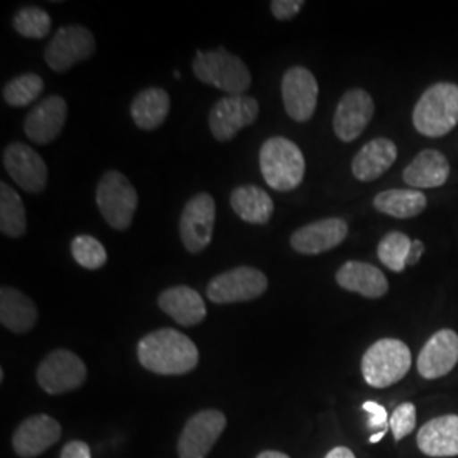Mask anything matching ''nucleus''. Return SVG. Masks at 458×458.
<instances>
[{"instance_id": "13", "label": "nucleus", "mask_w": 458, "mask_h": 458, "mask_svg": "<svg viewBox=\"0 0 458 458\" xmlns=\"http://www.w3.org/2000/svg\"><path fill=\"white\" fill-rule=\"evenodd\" d=\"M376 113L374 98L363 89H352L340 98L333 117L335 134L344 141H355L367 130Z\"/></svg>"}, {"instance_id": "36", "label": "nucleus", "mask_w": 458, "mask_h": 458, "mask_svg": "<svg viewBox=\"0 0 458 458\" xmlns=\"http://www.w3.org/2000/svg\"><path fill=\"white\" fill-rule=\"evenodd\" d=\"M302 5H304L302 0H274L270 4V9L278 21H287L297 16Z\"/></svg>"}, {"instance_id": "26", "label": "nucleus", "mask_w": 458, "mask_h": 458, "mask_svg": "<svg viewBox=\"0 0 458 458\" xmlns=\"http://www.w3.org/2000/svg\"><path fill=\"white\" fill-rule=\"evenodd\" d=\"M170 113V96L165 89L149 87L141 90L131 104L134 124L143 131H153L164 124Z\"/></svg>"}, {"instance_id": "21", "label": "nucleus", "mask_w": 458, "mask_h": 458, "mask_svg": "<svg viewBox=\"0 0 458 458\" xmlns=\"http://www.w3.org/2000/svg\"><path fill=\"white\" fill-rule=\"evenodd\" d=\"M336 282L348 293L378 299L387 294L389 282L380 268L365 262H346L336 272Z\"/></svg>"}, {"instance_id": "22", "label": "nucleus", "mask_w": 458, "mask_h": 458, "mask_svg": "<svg viewBox=\"0 0 458 458\" xmlns=\"http://www.w3.org/2000/svg\"><path fill=\"white\" fill-rule=\"evenodd\" d=\"M397 160V147L387 138L369 141L352 162V172L360 182H374L382 177Z\"/></svg>"}, {"instance_id": "15", "label": "nucleus", "mask_w": 458, "mask_h": 458, "mask_svg": "<svg viewBox=\"0 0 458 458\" xmlns=\"http://www.w3.org/2000/svg\"><path fill=\"white\" fill-rule=\"evenodd\" d=\"M4 166L21 189L30 194L45 191L48 182V166L33 148L13 143L4 149Z\"/></svg>"}, {"instance_id": "31", "label": "nucleus", "mask_w": 458, "mask_h": 458, "mask_svg": "<svg viewBox=\"0 0 458 458\" xmlns=\"http://www.w3.org/2000/svg\"><path fill=\"white\" fill-rule=\"evenodd\" d=\"M45 82L36 73H24L5 83L2 96L4 100L13 107H26L41 96Z\"/></svg>"}, {"instance_id": "5", "label": "nucleus", "mask_w": 458, "mask_h": 458, "mask_svg": "<svg viewBox=\"0 0 458 458\" xmlns=\"http://www.w3.org/2000/svg\"><path fill=\"white\" fill-rule=\"evenodd\" d=\"M192 70L197 81L225 90L229 96H243L251 85V75L243 60L225 48L197 51Z\"/></svg>"}, {"instance_id": "1", "label": "nucleus", "mask_w": 458, "mask_h": 458, "mask_svg": "<svg viewBox=\"0 0 458 458\" xmlns=\"http://www.w3.org/2000/svg\"><path fill=\"white\" fill-rule=\"evenodd\" d=\"M138 360L158 376H183L199 363L194 342L177 329L164 327L147 335L138 344Z\"/></svg>"}, {"instance_id": "27", "label": "nucleus", "mask_w": 458, "mask_h": 458, "mask_svg": "<svg viewBox=\"0 0 458 458\" xmlns=\"http://www.w3.org/2000/svg\"><path fill=\"white\" fill-rule=\"evenodd\" d=\"M231 208L250 225H267L274 214V200L259 185H242L231 192Z\"/></svg>"}, {"instance_id": "16", "label": "nucleus", "mask_w": 458, "mask_h": 458, "mask_svg": "<svg viewBox=\"0 0 458 458\" xmlns=\"http://www.w3.org/2000/svg\"><path fill=\"white\" fill-rule=\"evenodd\" d=\"M62 437V426L48 414H36L24 420L13 437V446L22 458L39 457Z\"/></svg>"}, {"instance_id": "8", "label": "nucleus", "mask_w": 458, "mask_h": 458, "mask_svg": "<svg viewBox=\"0 0 458 458\" xmlns=\"http://www.w3.org/2000/svg\"><path fill=\"white\" fill-rule=\"evenodd\" d=\"M268 280L255 267H238L214 277L208 285V297L216 304L253 301L267 291Z\"/></svg>"}, {"instance_id": "33", "label": "nucleus", "mask_w": 458, "mask_h": 458, "mask_svg": "<svg viewBox=\"0 0 458 458\" xmlns=\"http://www.w3.org/2000/svg\"><path fill=\"white\" fill-rule=\"evenodd\" d=\"M14 30L24 38L41 39L48 36L51 30V17L41 7H22L14 16Z\"/></svg>"}, {"instance_id": "6", "label": "nucleus", "mask_w": 458, "mask_h": 458, "mask_svg": "<svg viewBox=\"0 0 458 458\" xmlns=\"http://www.w3.org/2000/svg\"><path fill=\"white\" fill-rule=\"evenodd\" d=\"M96 200L98 211L111 228L119 231L130 228L132 216L138 208V194L131 182L121 172L109 170L102 175L98 182Z\"/></svg>"}, {"instance_id": "20", "label": "nucleus", "mask_w": 458, "mask_h": 458, "mask_svg": "<svg viewBox=\"0 0 458 458\" xmlns=\"http://www.w3.org/2000/svg\"><path fill=\"white\" fill-rule=\"evenodd\" d=\"M416 443L428 457H457L458 414H445L429 420L418 431Z\"/></svg>"}, {"instance_id": "35", "label": "nucleus", "mask_w": 458, "mask_h": 458, "mask_svg": "<svg viewBox=\"0 0 458 458\" xmlns=\"http://www.w3.org/2000/svg\"><path fill=\"white\" fill-rule=\"evenodd\" d=\"M363 411H367L370 416H369V423L367 426L370 428V429H380V431H387V428H389V414H387V410L384 408V406H380L378 403H374V401H367V403H363Z\"/></svg>"}, {"instance_id": "19", "label": "nucleus", "mask_w": 458, "mask_h": 458, "mask_svg": "<svg viewBox=\"0 0 458 458\" xmlns=\"http://www.w3.org/2000/svg\"><path fill=\"white\" fill-rule=\"evenodd\" d=\"M68 106L65 98L51 96L39 102L24 121V132L36 145L55 141L65 126Z\"/></svg>"}, {"instance_id": "14", "label": "nucleus", "mask_w": 458, "mask_h": 458, "mask_svg": "<svg viewBox=\"0 0 458 458\" xmlns=\"http://www.w3.org/2000/svg\"><path fill=\"white\" fill-rule=\"evenodd\" d=\"M319 87L318 81L308 68L293 66L282 79V98L287 114L297 123L311 119L318 106Z\"/></svg>"}, {"instance_id": "18", "label": "nucleus", "mask_w": 458, "mask_h": 458, "mask_svg": "<svg viewBox=\"0 0 458 458\" xmlns=\"http://www.w3.org/2000/svg\"><path fill=\"white\" fill-rule=\"evenodd\" d=\"M458 361V335L454 329H440L426 342L418 357V372L428 380L450 374Z\"/></svg>"}, {"instance_id": "34", "label": "nucleus", "mask_w": 458, "mask_h": 458, "mask_svg": "<svg viewBox=\"0 0 458 458\" xmlns=\"http://www.w3.org/2000/svg\"><path fill=\"white\" fill-rule=\"evenodd\" d=\"M389 428L393 431L395 442H401L404 437L411 435L416 428V406L412 403H404L397 406L391 414Z\"/></svg>"}, {"instance_id": "25", "label": "nucleus", "mask_w": 458, "mask_h": 458, "mask_svg": "<svg viewBox=\"0 0 458 458\" xmlns=\"http://www.w3.org/2000/svg\"><path fill=\"white\" fill-rule=\"evenodd\" d=\"M0 323L17 335L31 331L38 323V311L28 295L13 287L0 291Z\"/></svg>"}, {"instance_id": "3", "label": "nucleus", "mask_w": 458, "mask_h": 458, "mask_svg": "<svg viewBox=\"0 0 458 458\" xmlns=\"http://www.w3.org/2000/svg\"><path fill=\"white\" fill-rule=\"evenodd\" d=\"M260 170L268 187L278 192H291L304 179L306 160L301 148L291 140L274 136L260 148Z\"/></svg>"}, {"instance_id": "38", "label": "nucleus", "mask_w": 458, "mask_h": 458, "mask_svg": "<svg viewBox=\"0 0 458 458\" xmlns=\"http://www.w3.org/2000/svg\"><path fill=\"white\" fill-rule=\"evenodd\" d=\"M423 253H425V245H423V242H420V240L412 242V245H411L410 250V257H408V265H411V267L418 265L420 259L423 257Z\"/></svg>"}, {"instance_id": "2", "label": "nucleus", "mask_w": 458, "mask_h": 458, "mask_svg": "<svg viewBox=\"0 0 458 458\" xmlns=\"http://www.w3.org/2000/svg\"><path fill=\"white\" fill-rule=\"evenodd\" d=\"M416 131L428 138H442L458 124V85L435 83L426 89L412 111Z\"/></svg>"}, {"instance_id": "39", "label": "nucleus", "mask_w": 458, "mask_h": 458, "mask_svg": "<svg viewBox=\"0 0 458 458\" xmlns=\"http://www.w3.org/2000/svg\"><path fill=\"white\" fill-rule=\"evenodd\" d=\"M325 458H357L355 457V454L350 450V448H346V446H336V448H333L329 454H327Z\"/></svg>"}, {"instance_id": "4", "label": "nucleus", "mask_w": 458, "mask_h": 458, "mask_svg": "<svg viewBox=\"0 0 458 458\" xmlns=\"http://www.w3.org/2000/svg\"><path fill=\"white\" fill-rule=\"evenodd\" d=\"M412 357L408 344L395 338H384L372 344L361 359V376L376 389L397 384L410 372Z\"/></svg>"}, {"instance_id": "7", "label": "nucleus", "mask_w": 458, "mask_h": 458, "mask_svg": "<svg viewBox=\"0 0 458 458\" xmlns=\"http://www.w3.org/2000/svg\"><path fill=\"white\" fill-rule=\"evenodd\" d=\"M36 378L41 389L51 395L72 393L85 382L87 367L73 352L55 350L39 363Z\"/></svg>"}, {"instance_id": "9", "label": "nucleus", "mask_w": 458, "mask_h": 458, "mask_svg": "<svg viewBox=\"0 0 458 458\" xmlns=\"http://www.w3.org/2000/svg\"><path fill=\"white\" fill-rule=\"evenodd\" d=\"M260 114L257 98L246 96H226L219 98L209 113V128L221 143L233 140L238 132L251 126Z\"/></svg>"}, {"instance_id": "23", "label": "nucleus", "mask_w": 458, "mask_h": 458, "mask_svg": "<svg viewBox=\"0 0 458 458\" xmlns=\"http://www.w3.org/2000/svg\"><path fill=\"white\" fill-rule=\"evenodd\" d=\"M158 306L182 327H196L206 318V304L194 289L177 285L164 291L158 297Z\"/></svg>"}, {"instance_id": "41", "label": "nucleus", "mask_w": 458, "mask_h": 458, "mask_svg": "<svg viewBox=\"0 0 458 458\" xmlns=\"http://www.w3.org/2000/svg\"><path fill=\"white\" fill-rule=\"evenodd\" d=\"M384 435H386V431H378V433H376V435H372V437H370V440H369V442L378 443L380 440H382V437H384Z\"/></svg>"}, {"instance_id": "37", "label": "nucleus", "mask_w": 458, "mask_h": 458, "mask_svg": "<svg viewBox=\"0 0 458 458\" xmlns=\"http://www.w3.org/2000/svg\"><path fill=\"white\" fill-rule=\"evenodd\" d=\"M60 458H90V448L83 442H70L62 450Z\"/></svg>"}, {"instance_id": "10", "label": "nucleus", "mask_w": 458, "mask_h": 458, "mask_svg": "<svg viewBox=\"0 0 458 458\" xmlns=\"http://www.w3.org/2000/svg\"><path fill=\"white\" fill-rule=\"evenodd\" d=\"M96 51V38L83 26L60 28L45 49V60L51 70L66 72L68 68L87 60Z\"/></svg>"}, {"instance_id": "29", "label": "nucleus", "mask_w": 458, "mask_h": 458, "mask_svg": "<svg viewBox=\"0 0 458 458\" xmlns=\"http://www.w3.org/2000/svg\"><path fill=\"white\" fill-rule=\"evenodd\" d=\"M0 229L9 238H21L28 229L24 204L7 183L0 185Z\"/></svg>"}, {"instance_id": "17", "label": "nucleus", "mask_w": 458, "mask_h": 458, "mask_svg": "<svg viewBox=\"0 0 458 458\" xmlns=\"http://www.w3.org/2000/svg\"><path fill=\"white\" fill-rule=\"evenodd\" d=\"M348 236V225L340 217H327L297 229L291 246L301 255H319L342 245Z\"/></svg>"}, {"instance_id": "28", "label": "nucleus", "mask_w": 458, "mask_h": 458, "mask_svg": "<svg viewBox=\"0 0 458 458\" xmlns=\"http://www.w3.org/2000/svg\"><path fill=\"white\" fill-rule=\"evenodd\" d=\"M428 199L416 189H391L377 194L374 208L378 213L393 216L397 219H410L420 216L426 209Z\"/></svg>"}, {"instance_id": "40", "label": "nucleus", "mask_w": 458, "mask_h": 458, "mask_svg": "<svg viewBox=\"0 0 458 458\" xmlns=\"http://www.w3.org/2000/svg\"><path fill=\"white\" fill-rule=\"evenodd\" d=\"M257 458H291L287 457L285 454H282V452H274V450H267V452H262L260 455Z\"/></svg>"}, {"instance_id": "30", "label": "nucleus", "mask_w": 458, "mask_h": 458, "mask_svg": "<svg viewBox=\"0 0 458 458\" xmlns=\"http://www.w3.org/2000/svg\"><path fill=\"white\" fill-rule=\"evenodd\" d=\"M412 242L408 234L401 231L387 233L377 246V257L393 272H403L408 265V257Z\"/></svg>"}, {"instance_id": "11", "label": "nucleus", "mask_w": 458, "mask_h": 458, "mask_svg": "<svg viewBox=\"0 0 458 458\" xmlns=\"http://www.w3.org/2000/svg\"><path fill=\"white\" fill-rule=\"evenodd\" d=\"M216 202L209 194L192 197L181 216L182 243L191 253L204 251L213 240Z\"/></svg>"}, {"instance_id": "12", "label": "nucleus", "mask_w": 458, "mask_h": 458, "mask_svg": "<svg viewBox=\"0 0 458 458\" xmlns=\"http://www.w3.org/2000/svg\"><path fill=\"white\" fill-rule=\"evenodd\" d=\"M226 428V416L217 410L194 414L179 438V457L206 458Z\"/></svg>"}, {"instance_id": "24", "label": "nucleus", "mask_w": 458, "mask_h": 458, "mask_svg": "<svg viewBox=\"0 0 458 458\" xmlns=\"http://www.w3.org/2000/svg\"><path fill=\"white\" fill-rule=\"evenodd\" d=\"M450 177V164L446 157L438 149H425L411 162L403 174V181L410 187L420 189H435L442 187Z\"/></svg>"}, {"instance_id": "32", "label": "nucleus", "mask_w": 458, "mask_h": 458, "mask_svg": "<svg viewBox=\"0 0 458 458\" xmlns=\"http://www.w3.org/2000/svg\"><path fill=\"white\" fill-rule=\"evenodd\" d=\"M72 257L87 270H98L107 262V251L98 238L81 234L72 240Z\"/></svg>"}]
</instances>
